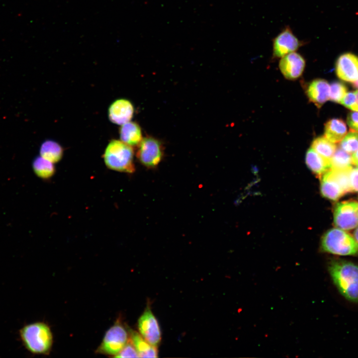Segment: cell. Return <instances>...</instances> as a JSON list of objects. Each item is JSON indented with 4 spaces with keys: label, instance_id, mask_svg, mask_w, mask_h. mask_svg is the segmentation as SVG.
Wrapping results in <instances>:
<instances>
[{
    "label": "cell",
    "instance_id": "1",
    "mask_svg": "<svg viewBox=\"0 0 358 358\" xmlns=\"http://www.w3.org/2000/svg\"><path fill=\"white\" fill-rule=\"evenodd\" d=\"M332 280L341 294L358 303V265L344 260H333L328 266Z\"/></svg>",
    "mask_w": 358,
    "mask_h": 358
},
{
    "label": "cell",
    "instance_id": "2",
    "mask_svg": "<svg viewBox=\"0 0 358 358\" xmlns=\"http://www.w3.org/2000/svg\"><path fill=\"white\" fill-rule=\"evenodd\" d=\"M104 163L112 170L131 173L135 170L133 150L131 146L121 140H112L103 154Z\"/></svg>",
    "mask_w": 358,
    "mask_h": 358
},
{
    "label": "cell",
    "instance_id": "3",
    "mask_svg": "<svg viewBox=\"0 0 358 358\" xmlns=\"http://www.w3.org/2000/svg\"><path fill=\"white\" fill-rule=\"evenodd\" d=\"M321 249L323 252L339 256L358 255V243L349 233L340 228L329 230L323 236Z\"/></svg>",
    "mask_w": 358,
    "mask_h": 358
},
{
    "label": "cell",
    "instance_id": "4",
    "mask_svg": "<svg viewBox=\"0 0 358 358\" xmlns=\"http://www.w3.org/2000/svg\"><path fill=\"white\" fill-rule=\"evenodd\" d=\"M26 348L35 354H46L51 349L53 337L50 328L43 323L26 326L20 332Z\"/></svg>",
    "mask_w": 358,
    "mask_h": 358
},
{
    "label": "cell",
    "instance_id": "5",
    "mask_svg": "<svg viewBox=\"0 0 358 358\" xmlns=\"http://www.w3.org/2000/svg\"><path fill=\"white\" fill-rule=\"evenodd\" d=\"M128 340L125 328L121 324L116 323L107 331L97 351L115 357L128 343Z\"/></svg>",
    "mask_w": 358,
    "mask_h": 358
},
{
    "label": "cell",
    "instance_id": "6",
    "mask_svg": "<svg viewBox=\"0 0 358 358\" xmlns=\"http://www.w3.org/2000/svg\"><path fill=\"white\" fill-rule=\"evenodd\" d=\"M334 222L338 228L351 230L358 226V202L348 200L337 203L334 210Z\"/></svg>",
    "mask_w": 358,
    "mask_h": 358
},
{
    "label": "cell",
    "instance_id": "7",
    "mask_svg": "<svg viewBox=\"0 0 358 358\" xmlns=\"http://www.w3.org/2000/svg\"><path fill=\"white\" fill-rule=\"evenodd\" d=\"M305 43L300 40L289 27L284 28L272 40V56L281 58L285 55L296 52Z\"/></svg>",
    "mask_w": 358,
    "mask_h": 358
},
{
    "label": "cell",
    "instance_id": "8",
    "mask_svg": "<svg viewBox=\"0 0 358 358\" xmlns=\"http://www.w3.org/2000/svg\"><path fill=\"white\" fill-rule=\"evenodd\" d=\"M138 327L140 334L151 345L157 347L161 341V331L157 319L151 309H146L140 317Z\"/></svg>",
    "mask_w": 358,
    "mask_h": 358
},
{
    "label": "cell",
    "instance_id": "9",
    "mask_svg": "<svg viewBox=\"0 0 358 358\" xmlns=\"http://www.w3.org/2000/svg\"><path fill=\"white\" fill-rule=\"evenodd\" d=\"M162 157L163 148L159 141L151 137L142 139L137 152V157L142 164L147 167H154Z\"/></svg>",
    "mask_w": 358,
    "mask_h": 358
},
{
    "label": "cell",
    "instance_id": "10",
    "mask_svg": "<svg viewBox=\"0 0 358 358\" xmlns=\"http://www.w3.org/2000/svg\"><path fill=\"white\" fill-rule=\"evenodd\" d=\"M305 63V60L301 55L293 52L280 58L279 68L286 79L296 80L302 74Z\"/></svg>",
    "mask_w": 358,
    "mask_h": 358
},
{
    "label": "cell",
    "instance_id": "11",
    "mask_svg": "<svg viewBox=\"0 0 358 358\" xmlns=\"http://www.w3.org/2000/svg\"><path fill=\"white\" fill-rule=\"evenodd\" d=\"M336 71L338 77L346 82L358 80V57L352 53L342 54L337 59Z\"/></svg>",
    "mask_w": 358,
    "mask_h": 358
},
{
    "label": "cell",
    "instance_id": "12",
    "mask_svg": "<svg viewBox=\"0 0 358 358\" xmlns=\"http://www.w3.org/2000/svg\"><path fill=\"white\" fill-rule=\"evenodd\" d=\"M134 108L132 104L125 99H119L114 101L108 109V116L113 123L122 125L132 118Z\"/></svg>",
    "mask_w": 358,
    "mask_h": 358
},
{
    "label": "cell",
    "instance_id": "13",
    "mask_svg": "<svg viewBox=\"0 0 358 358\" xmlns=\"http://www.w3.org/2000/svg\"><path fill=\"white\" fill-rule=\"evenodd\" d=\"M306 92L309 100L320 108L329 99L330 85L325 80H314L307 86Z\"/></svg>",
    "mask_w": 358,
    "mask_h": 358
},
{
    "label": "cell",
    "instance_id": "14",
    "mask_svg": "<svg viewBox=\"0 0 358 358\" xmlns=\"http://www.w3.org/2000/svg\"><path fill=\"white\" fill-rule=\"evenodd\" d=\"M320 191L323 196L332 200H337L345 194L331 169L322 176Z\"/></svg>",
    "mask_w": 358,
    "mask_h": 358
},
{
    "label": "cell",
    "instance_id": "15",
    "mask_svg": "<svg viewBox=\"0 0 358 358\" xmlns=\"http://www.w3.org/2000/svg\"><path fill=\"white\" fill-rule=\"evenodd\" d=\"M305 161L308 168L319 176H322L331 169L330 161L320 155L311 148L307 151Z\"/></svg>",
    "mask_w": 358,
    "mask_h": 358
},
{
    "label": "cell",
    "instance_id": "16",
    "mask_svg": "<svg viewBox=\"0 0 358 358\" xmlns=\"http://www.w3.org/2000/svg\"><path fill=\"white\" fill-rule=\"evenodd\" d=\"M119 134L121 141L131 146L139 144L142 140L141 128L134 122L129 121L121 125Z\"/></svg>",
    "mask_w": 358,
    "mask_h": 358
},
{
    "label": "cell",
    "instance_id": "17",
    "mask_svg": "<svg viewBox=\"0 0 358 358\" xmlns=\"http://www.w3.org/2000/svg\"><path fill=\"white\" fill-rule=\"evenodd\" d=\"M347 132L346 123L342 119H332L325 124V137L334 143L341 142L346 135Z\"/></svg>",
    "mask_w": 358,
    "mask_h": 358
},
{
    "label": "cell",
    "instance_id": "18",
    "mask_svg": "<svg viewBox=\"0 0 358 358\" xmlns=\"http://www.w3.org/2000/svg\"><path fill=\"white\" fill-rule=\"evenodd\" d=\"M132 344L137 350L140 358H157L158 352L157 347L149 344L140 334L134 331H130Z\"/></svg>",
    "mask_w": 358,
    "mask_h": 358
},
{
    "label": "cell",
    "instance_id": "19",
    "mask_svg": "<svg viewBox=\"0 0 358 358\" xmlns=\"http://www.w3.org/2000/svg\"><path fill=\"white\" fill-rule=\"evenodd\" d=\"M330 162L332 170L350 171L353 168L352 156L341 148L336 149Z\"/></svg>",
    "mask_w": 358,
    "mask_h": 358
},
{
    "label": "cell",
    "instance_id": "20",
    "mask_svg": "<svg viewBox=\"0 0 358 358\" xmlns=\"http://www.w3.org/2000/svg\"><path fill=\"white\" fill-rule=\"evenodd\" d=\"M63 154L62 147L58 143L51 140L43 143L40 149V156L53 163L59 162Z\"/></svg>",
    "mask_w": 358,
    "mask_h": 358
},
{
    "label": "cell",
    "instance_id": "21",
    "mask_svg": "<svg viewBox=\"0 0 358 358\" xmlns=\"http://www.w3.org/2000/svg\"><path fill=\"white\" fill-rule=\"evenodd\" d=\"M311 148L326 159L331 161L337 146L325 136H320L313 141Z\"/></svg>",
    "mask_w": 358,
    "mask_h": 358
},
{
    "label": "cell",
    "instance_id": "22",
    "mask_svg": "<svg viewBox=\"0 0 358 358\" xmlns=\"http://www.w3.org/2000/svg\"><path fill=\"white\" fill-rule=\"evenodd\" d=\"M32 167L36 175L44 179L51 178L55 171L53 163L41 156L36 158L33 162Z\"/></svg>",
    "mask_w": 358,
    "mask_h": 358
},
{
    "label": "cell",
    "instance_id": "23",
    "mask_svg": "<svg viewBox=\"0 0 358 358\" xmlns=\"http://www.w3.org/2000/svg\"><path fill=\"white\" fill-rule=\"evenodd\" d=\"M340 148L349 154H353L358 149V132L352 131L346 134L341 141Z\"/></svg>",
    "mask_w": 358,
    "mask_h": 358
},
{
    "label": "cell",
    "instance_id": "24",
    "mask_svg": "<svg viewBox=\"0 0 358 358\" xmlns=\"http://www.w3.org/2000/svg\"><path fill=\"white\" fill-rule=\"evenodd\" d=\"M347 92V87L338 82L332 83L330 86L329 99L335 102L340 103Z\"/></svg>",
    "mask_w": 358,
    "mask_h": 358
},
{
    "label": "cell",
    "instance_id": "25",
    "mask_svg": "<svg viewBox=\"0 0 358 358\" xmlns=\"http://www.w3.org/2000/svg\"><path fill=\"white\" fill-rule=\"evenodd\" d=\"M340 103L354 111H358V104L355 91L347 92Z\"/></svg>",
    "mask_w": 358,
    "mask_h": 358
},
{
    "label": "cell",
    "instance_id": "26",
    "mask_svg": "<svg viewBox=\"0 0 358 358\" xmlns=\"http://www.w3.org/2000/svg\"><path fill=\"white\" fill-rule=\"evenodd\" d=\"M115 357L138 358L139 356L135 347L131 343H127Z\"/></svg>",
    "mask_w": 358,
    "mask_h": 358
},
{
    "label": "cell",
    "instance_id": "27",
    "mask_svg": "<svg viewBox=\"0 0 358 358\" xmlns=\"http://www.w3.org/2000/svg\"><path fill=\"white\" fill-rule=\"evenodd\" d=\"M347 121L351 130L358 132V111L350 112Z\"/></svg>",
    "mask_w": 358,
    "mask_h": 358
},
{
    "label": "cell",
    "instance_id": "28",
    "mask_svg": "<svg viewBox=\"0 0 358 358\" xmlns=\"http://www.w3.org/2000/svg\"><path fill=\"white\" fill-rule=\"evenodd\" d=\"M349 178L353 192H358V167L351 169Z\"/></svg>",
    "mask_w": 358,
    "mask_h": 358
},
{
    "label": "cell",
    "instance_id": "29",
    "mask_svg": "<svg viewBox=\"0 0 358 358\" xmlns=\"http://www.w3.org/2000/svg\"><path fill=\"white\" fill-rule=\"evenodd\" d=\"M353 165L358 167V149L352 156Z\"/></svg>",
    "mask_w": 358,
    "mask_h": 358
},
{
    "label": "cell",
    "instance_id": "30",
    "mask_svg": "<svg viewBox=\"0 0 358 358\" xmlns=\"http://www.w3.org/2000/svg\"><path fill=\"white\" fill-rule=\"evenodd\" d=\"M354 238L358 243V226L354 232Z\"/></svg>",
    "mask_w": 358,
    "mask_h": 358
},
{
    "label": "cell",
    "instance_id": "31",
    "mask_svg": "<svg viewBox=\"0 0 358 358\" xmlns=\"http://www.w3.org/2000/svg\"><path fill=\"white\" fill-rule=\"evenodd\" d=\"M353 86L355 88L358 89V80L354 82H353Z\"/></svg>",
    "mask_w": 358,
    "mask_h": 358
},
{
    "label": "cell",
    "instance_id": "32",
    "mask_svg": "<svg viewBox=\"0 0 358 358\" xmlns=\"http://www.w3.org/2000/svg\"><path fill=\"white\" fill-rule=\"evenodd\" d=\"M355 94H356L357 102V103H358V90H356V91H355Z\"/></svg>",
    "mask_w": 358,
    "mask_h": 358
}]
</instances>
